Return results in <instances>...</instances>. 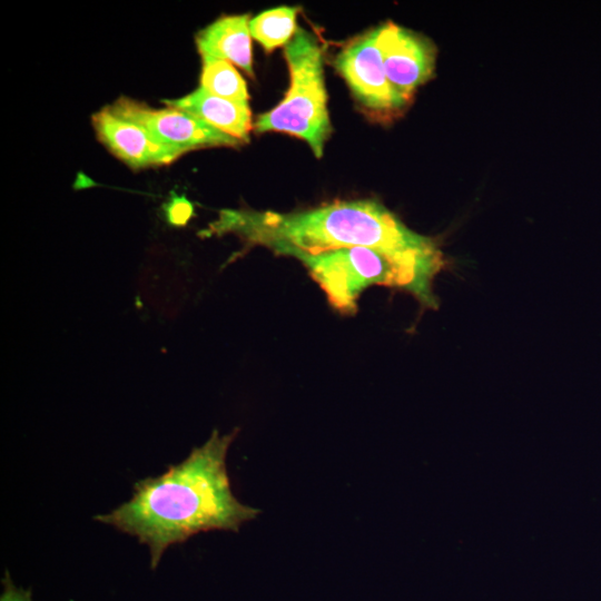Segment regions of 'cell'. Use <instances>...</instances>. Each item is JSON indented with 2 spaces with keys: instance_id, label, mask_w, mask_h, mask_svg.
Segmentation results:
<instances>
[{
  "instance_id": "cell-1",
  "label": "cell",
  "mask_w": 601,
  "mask_h": 601,
  "mask_svg": "<svg viewBox=\"0 0 601 601\" xmlns=\"http://www.w3.org/2000/svg\"><path fill=\"white\" fill-rule=\"evenodd\" d=\"M237 433L238 428L224 435L214 430L184 461L160 475L137 481L128 501L95 520L145 544L152 569L170 545L197 533L237 532L260 512L239 502L231 492L226 456Z\"/></svg>"
},
{
  "instance_id": "cell-2",
  "label": "cell",
  "mask_w": 601,
  "mask_h": 601,
  "mask_svg": "<svg viewBox=\"0 0 601 601\" xmlns=\"http://www.w3.org/2000/svg\"><path fill=\"white\" fill-rule=\"evenodd\" d=\"M227 233L246 247L263 246L290 257L347 247L403 258L444 257L434 239L413 231L374 200L335 201L295 213L223 209L203 231L206 236Z\"/></svg>"
},
{
  "instance_id": "cell-3",
  "label": "cell",
  "mask_w": 601,
  "mask_h": 601,
  "mask_svg": "<svg viewBox=\"0 0 601 601\" xmlns=\"http://www.w3.org/2000/svg\"><path fill=\"white\" fill-rule=\"evenodd\" d=\"M341 314L357 311L361 294L371 286H388L411 293L423 306L436 308L432 284L444 267L442 258L395 257L367 247H347L293 256Z\"/></svg>"
},
{
  "instance_id": "cell-4",
  "label": "cell",
  "mask_w": 601,
  "mask_h": 601,
  "mask_svg": "<svg viewBox=\"0 0 601 601\" xmlns=\"http://www.w3.org/2000/svg\"><path fill=\"white\" fill-rule=\"evenodd\" d=\"M289 89L272 110L258 116V132L279 131L304 139L316 157L323 155L332 131L323 72V48L316 37L297 27L285 46Z\"/></svg>"
},
{
  "instance_id": "cell-5",
  "label": "cell",
  "mask_w": 601,
  "mask_h": 601,
  "mask_svg": "<svg viewBox=\"0 0 601 601\" xmlns=\"http://www.w3.org/2000/svg\"><path fill=\"white\" fill-rule=\"evenodd\" d=\"M377 38L378 28L351 41L336 56L335 68L365 108L390 115L406 104L386 77Z\"/></svg>"
},
{
  "instance_id": "cell-6",
  "label": "cell",
  "mask_w": 601,
  "mask_h": 601,
  "mask_svg": "<svg viewBox=\"0 0 601 601\" xmlns=\"http://www.w3.org/2000/svg\"><path fill=\"white\" fill-rule=\"evenodd\" d=\"M108 107L122 118L142 126L165 146L183 154L195 148L235 147L243 144L193 115L176 108L152 109L126 97L119 98Z\"/></svg>"
},
{
  "instance_id": "cell-7",
  "label": "cell",
  "mask_w": 601,
  "mask_h": 601,
  "mask_svg": "<svg viewBox=\"0 0 601 601\" xmlns=\"http://www.w3.org/2000/svg\"><path fill=\"white\" fill-rule=\"evenodd\" d=\"M377 43L386 77L407 105L416 88L433 75L435 47L425 37L393 22L378 27Z\"/></svg>"
},
{
  "instance_id": "cell-8",
  "label": "cell",
  "mask_w": 601,
  "mask_h": 601,
  "mask_svg": "<svg viewBox=\"0 0 601 601\" xmlns=\"http://www.w3.org/2000/svg\"><path fill=\"white\" fill-rule=\"evenodd\" d=\"M100 141L128 166L139 169L173 162L183 152L158 141L142 126L106 107L92 116Z\"/></svg>"
},
{
  "instance_id": "cell-9",
  "label": "cell",
  "mask_w": 601,
  "mask_h": 601,
  "mask_svg": "<svg viewBox=\"0 0 601 601\" xmlns=\"http://www.w3.org/2000/svg\"><path fill=\"white\" fill-rule=\"evenodd\" d=\"M165 102L171 108L193 115L208 126L242 142L249 138L252 115L247 102H236L217 97L201 87L185 97Z\"/></svg>"
},
{
  "instance_id": "cell-10",
  "label": "cell",
  "mask_w": 601,
  "mask_h": 601,
  "mask_svg": "<svg viewBox=\"0 0 601 601\" xmlns=\"http://www.w3.org/2000/svg\"><path fill=\"white\" fill-rule=\"evenodd\" d=\"M249 16H225L203 29L196 38L199 53L234 63L254 76Z\"/></svg>"
},
{
  "instance_id": "cell-11",
  "label": "cell",
  "mask_w": 601,
  "mask_h": 601,
  "mask_svg": "<svg viewBox=\"0 0 601 601\" xmlns=\"http://www.w3.org/2000/svg\"><path fill=\"white\" fill-rule=\"evenodd\" d=\"M297 7H278L260 12L249 21L250 36L267 51L286 46L297 26Z\"/></svg>"
},
{
  "instance_id": "cell-12",
  "label": "cell",
  "mask_w": 601,
  "mask_h": 601,
  "mask_svg": "<svg viewBox=\"0 0 601 601\" xmlns=\"http://www.w3.org/2000/svg\"><path fill=\"white\" fill-rule=\"evenodd\" d=\"M201 62L203 89L224 99L248 104L246 82L229 61L203 56Z\"/></svg>"
},
{
  "instance_id": "cell-13",
  "label": "cell",
  "mask_w": 601,
  "mask_h": 601,
  "mask_svg": "<svg viewBox=\"0 0 601 601\" xmlns=\"http://www.w3.org/2000/svg\"><path fill=\"white\" fill-rule=\"evenodd\" d=\"M164 211L167 221L173 226H185L193 217V204L184 196L174 195L171 199L164 205Z\"/></svg>"
},
{
  "instance_id": "cell-14",
  "label": "cell",
  "mask_w": 601,
  "mask_h": 601,
  "mask_svg": "<svg viewBox=\"0 0 601 601\" xmlns=\"http://www.w3.org/2000/svg\"><path fill=\"white\" fill-rule=\"evenodd\" d=\"M0 601H32L31 591L16 587L7 573Z\"/></svg>"
}]
</instances>
